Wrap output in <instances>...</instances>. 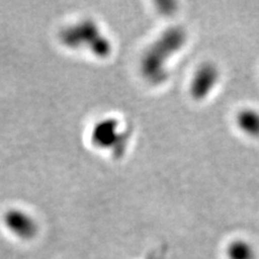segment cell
Returning a JSON list of instances; mask_svg holds the SVG:
<instances>
[{"instance_id":"1","label":"cell","mask_w":259,"mask_h":259,"mask_svg":"<svg viewBox=\"0 0 259 259\" xmlns=\"http://www.w3.org/2000/svg\"><path fill=\"white\" fill-rule=\"evenodd\" d=\"M220 80V71L213 64L206 63L201 65L192 77L190 92L197 100H203L209 95Z\"/></svg>"},{"instance_id":"2","label":"cell","mask_w":259,"mask_h":259,"mask_svg":"<svg viewBox=\"0 0 259 259\" xmlns=\"http://www.w3.org/2000/svg\"><path fill=\"white\" fill-rule=\"evenodd\" d=\"M5 226L12 236L22 239L30 240L36 237L38 232V224L30 215L20 210L8 212L5 216Z\"/></svg>"},{"instance_id":"3","label":"cell","mask_w":259,"mask_h":259,"mask_svg":"<svg viewBox=\"0 0 259 259\" xmlns=\"http://www.w3.org/2000/svg\"><path fill=\"white\" fill-rule=\"evenodd\" d=\"M236 122L240 131L252 139L259 137V110L247 107L239 111Z\"/></svg>"},{"instance_id":"4","label":"cell","mask_w":259,"mask_h":259,"mask_svg":"<svg viewBox=\"0 0 259 259\" xmlns=\"http://www.w3.org/2000/svg\"><path fill=\"white\" fill-rule=\"evenodd\" d=\"M229 259H255L256 252L253 245L245 240H234L227 248Z\"/></svg>"}]
</instances>
